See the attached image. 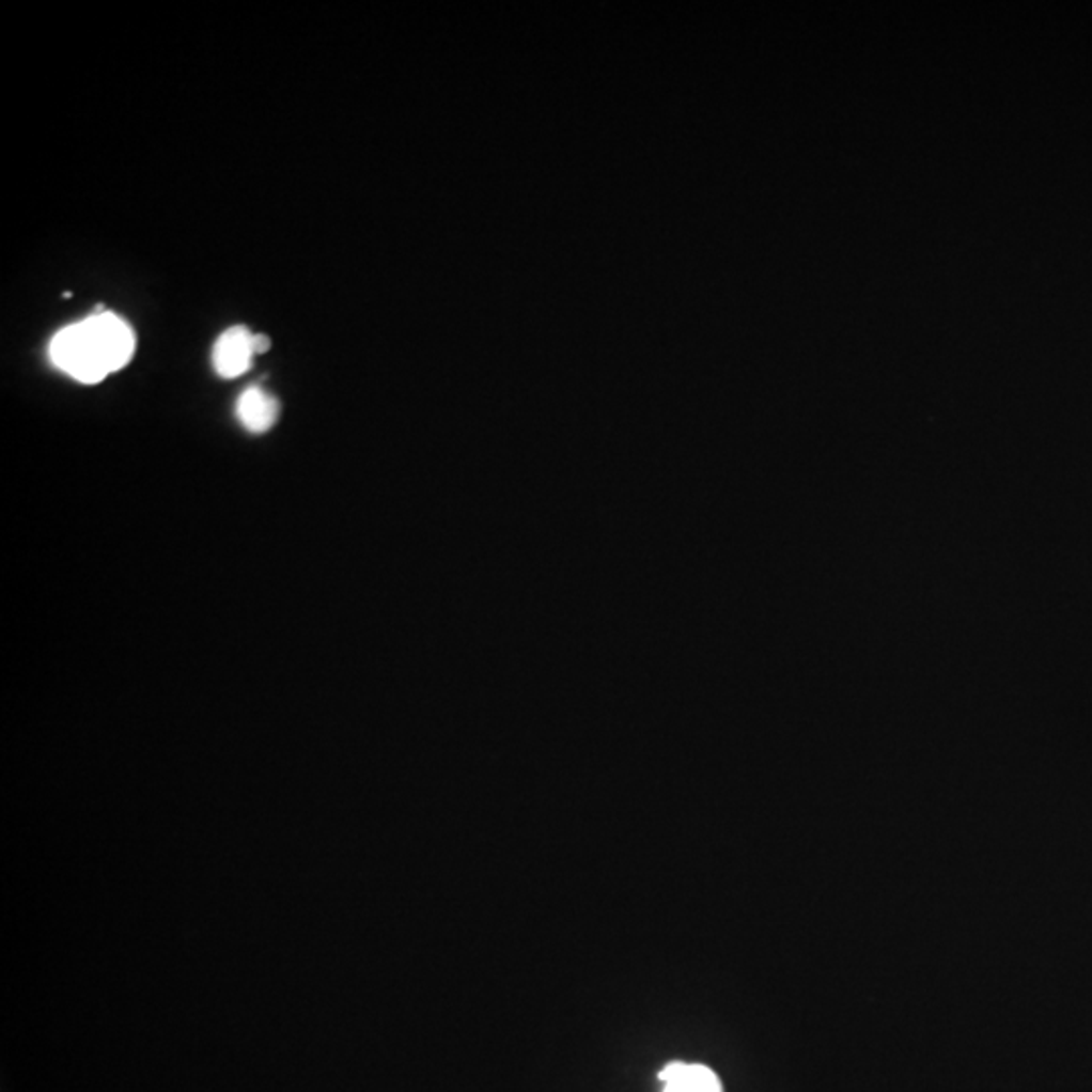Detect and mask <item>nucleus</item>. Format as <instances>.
I'll return each mask as SVG.
<instances>
[{
  "label": "nucleus",
  "mask_w": 1092,
  "mask_h": 1092,
  "mask_svg": "<svg viewBox=\"0 0 1092 1092\" xmlns=\"http://www.w3.org/2000/svg\"><path fill=\"white\" fill-rule=\"evenodd\" d=\"M136 339L128 322L112 312L92 314L83 322L59 330L49 355L57 369L85 385L124 369L134 355Z\"/></svg>",
  "instance_id": "nucleus-1"
},
{
  "label": "nucleus",
  "mask_w": 1092,
  "mask_h": 1092,
  "mask_svg": "<svg viewBox=\"0 0 1092 1092\" xmlns=\"http://www.w3.org/2000/svg\"><path fill=\"white\" fill-rule=\"evenodd\" d=\"M271 348V340L265 334H253V350L255 355H265Z\"/></svg>",
  "instance_id": "nucleus-5"
},
{
  "label": "nucleus",
  "mask_w": 1092,
  "mask_h": 1092,
  "mask_svg": "<svg viewBox=\"0 0 1092 1092\" xmlns=\"http://www.w3.org/2000/svg\"><path fill=\"white\" fill-rule=\"evenodd\" d=\"M255 357L253 334L246 326H233L221 334L213 350V366L223 378L241 377Z\"/></svg>",
  "instance_id": "nucleus-2"
},
{
  "label": "nucleus",
  "mask_w": 1092,
  "mask_h": 1092,
  "mask_svg": "<svg viewBox=\"0 0 1092 1092\" xmlns=\"http://www.w3.org/2000/svg\"><path fill=\"white\" fill-rule=\"evenodd\" d=\"M278 411H280L278 401L258 387L247 389L237 403L239 421L244 423L246 430L253 434L267 432L276 423Z\"/></svg>",
  "instance_id": "nucleus-4"
},
{
  "label": "nucleus",
  "mask_w": 1092,
  "mask_h": 1092,
  "mask_svg": "<svg viewBox=\"0 0 1092 1092\" xmlns=\"http://www.w3.org/2000/svg\"><path fill=\"white\" fill-rule=\"evenodd\" d=\"M659 1078L664 1082L661 1092H722L716 1074L702 1064L672 1062L659 1073Z\"/></svg>",
  "instance_id": "nucleus-3"
}]
</instances>
